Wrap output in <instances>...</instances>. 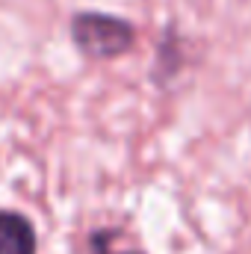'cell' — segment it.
Returning <instances> with one entry per match:
<instances>
[{"instance_id": "obj_1", "label": "cell", "mask_w": 251, "mask_h": 254, "mask_svg": "<svg viewBox=\"0 0 251 254\" xmlns=\"http://www.w3.org/2000/svg\"><path fill=\"white\" fill-rule=\"evenodd\" d=\"M74 42L86 57L110 60V57L125 54L133 45V27L113 15L83 12L74 18Z\"/></svg>"}, {"instance_id": "obj_2", "label": "cell", "mask_w": 251, "mask_h": 254, "mask_svg": "<svg viewBox=\"0 0 251 254\" xmlns=\"http://www.w3.org/2000/svg\"><path fill=\"white\" fill-rule=\"evenodd\" d=\"M0 254H36V231L18 213H0Z\"/></svg>"}, {"instance_id": "obj_3", "label": "cell", "mask_w": 251, "mask_h": 254, "mask_svg": "<svg viewBox=\"0 0 251 254\" xmlns=\"http://www.w3.org/2000/svg\"><path fill=\"white\" fill-rule=\"evenodd\" d=\"M104 254H110V252H104ZM122 254H125V252H122Z\"/></svg>"}]
</instances>
